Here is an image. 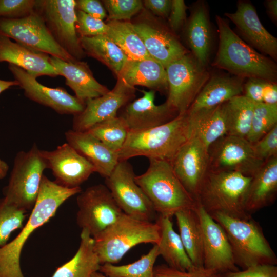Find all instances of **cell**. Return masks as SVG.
Instances as JSON below:
<instances>
[{
  "mask_svg": "<svg viewBox=\"0 0 277 277\" xmlns=\"http://www.w3.org/2000/svg\"><path fill=\"white\" fill-rule=\"evenodd\" d=\"M81 191V187L67 188L43 175L36 203L27 223L13 240L0 247V277H24L20 259L26 242L55 215L64 202Z\"/></svg>",
  "mask_w": 277,
  "mask_h": 277,
  "instance_id": "1",
  "label": "cell"
},
{
  "mask_svg": "<svg viewBox=\"0 0 277 277\" xmlns=\"http://www.w3.org/2000/svg\"><path fill=\"white\" fill-rule=\"evenodd\" d=\"M219 44L212 65L244 78H259L276 82L275 62L250 46L230 27L226 19L216 15Z\"/></svg>",
  "mask_w": 277,
  "mask_h": 277,
  "instance_id": "2",
  "label": "cell"
},
{
  "mask_svg": "<svg viewBox=\"0 0 277 277\" xmlns=\"http://www.w3.org/2000/svg\"><path fill=\"white\" fill-rule=\"evenodd\" d=\"M191 137L187 112L160 126L137 131H129L118 152L119 161L145 156L170 162L181 147Z\"/></svg>",
  "mask_w": 277,
  "mask_h": 277,
  "instance_id": "3",
  "label": "cell"
},
{
  "mask_svg": "<svg viewBox=\"0 0 277 277\" xmlns=\"http://www.w3.org/2000/svg\"><path fill=\"white\" fill-rule=\"evenodd\" d=\"M251 179L236 172L208 169L195 200L210 215L221 213L249 219L251 215L246 212L245 203Z\"/></svg>",
  "mask_w": 277,
  "mask_h": 277,
  "instance_id": "4",
  "label": "cell"
},
{
  "mask_svg": "<svg viewBox=\"0 0 277 277\" xmlns=\"http://www.w3.org/2000/svg\"><path fill=\"white\" fill-rule=\"evenodd\" d=\"M143 174L135 175V181L151 202L156 212L172 217L177 211L195 209V200L185 189L168 161L149 159Z\"/></svg>",
  "mask_w": 277,
  "mask_h": 277,
  "instance_id": "5",
  "label": "cell"
},
{
  "mask_svg": "<svg viewBox=\"0 0 277 277\" xmlns=\"http://www.w3.org/2000/svg\"><path fill=\"white\" fill-rule=\"evenodd\" d=\"M93 238L100 264H114L138 244H156L160 227L156 222L140 220L123 212L113 224Z\"/></svg>",
  "mask_w": 277,
  "mask_h": 277,
  "instance_id": "6",
  "label": "cell"
},
{
  "mask_svg": "<svg viewBox=\"0 0 277 277\" xmlns=\"http://www.w3.org/2000/svg\"><path fill=\"white\" fill-rule=\"evenodd\" d=\"M225 231L235 265L246 269L251 266L277 264V257L259 223L251 218L242 219L221 213L210 215Z\"/></svg>",
  "mask_w": 277,
  "mask_h": 277,
  "instance_id": "7",
  "label": "cell"
},
{
  "mask_svg": "<svg viewBox=\"0 0 277 277\" xmlns=\"http://www.w3.org/2000/svg\"><path fill=\"white\" fill-rule=\"evenodd\" d=\"M47 168L41 150L35 144L28 151L18 152L8 184L3 190L6 201L26 211L32 210L37 200L43 172Z\"/></svg>",
  "mask_w": 277,
  "mask_h": 277,
  "instance_id": "8",
  "label": "cell"
},
{
  "mask_svg": "<svg viewBox=\"0 0 277 277\" xmlns=\"http://www.w3.org/2000/svg\"><path fill=\"white\" fill-rule=\"evenodd\" d=\"M165 69L168 82L165 103L178 114H184L209 78V72L190 53L171 62Z\"/></svg>",
  "mask_w": 277,
  "mask_h": 277,
  "instance_id": "9",
  "label": "cell"
},
{
  "mask_svg": "<svg viewBox=\"0 0 277 277\" xmlns=\"http://www.w3.org/2000/svg\"><path fill=\"white\" fill-rule=\"evenodd\" d=\"M35 11L41 16L57 44L76 60L86 55L75 29L74 0H36Z\"/></svg>",
  "mask_w": 277,
  "mask_h": 277,
  "instance_id": "10",
  "label": "cell"
},
{
  "mask_svg": "<svg viewBox=\"0 0 277 277\" xmlns=\"http://www.w3.org/2000/svg\"><path fill=\"white\" fill-rule=\"evenodd\" d=\"M135 175L128 161H119L110 175L105 178V185L124 213L140 220L152 222L156 212L135 182Z\"/></svg>",
  "mask_w": 277,
  "mask_h": 277,
  "instance_id": "11",
  "label": "cell"
},
{
  "mask_svg": "<svg viewBox=\"0 0 277 277\" xmlns=\"http://www.w3.org/2000/svg\"><path fill=\"white\" fill-rule=\"evenodd\" d=\"M76 202L77 224L92 238L113 224L123 212L107 187L101 184L81 191Z\"/></svg>",
  "mask_w": 277,
  "mask_h": 277,
  "instance_id": "12",
  "label": "cell"
},
{
  "mask_svg": "<svg viewBox=\"0 0 277 277\" xmlns=\"http://www.w3.org/2000/svg\"><path fill=\"white\" fill-rule=\"evenodd\" d=\"M0 36L13 39L30 49L66 62L77 61L57 44L35 10L21 18H0Z\"/></svg>",
  "mask_w": 277,
  "mask_h": 277,
  "instance_id": "13",
  "label": "cell"
},
{
  "mask_svg": "<svg viewBox=\"0 0 277 277\" xmlns=\"http://www.w3.org/2000/svg\"><path fill=\"white\" fill-rule=\"evenodd\" d=\"M208 169L232 171L252 176L265 163L255 155L246 138L226 134L208 148Z\"/></svg>",
  "mask_w": 277,
  "mask_h": 277,
  "instance_id": "14",
  "label": "cell"
},
{
  "mask_svg": "<svg viewBox=\"0 0 277 277\" xmlns=\"http://www.w3.org/2000/svg\"><path fill=\"white\" fill-rule=\"evenodd\" d=\"M196 211L202 232L203 267L221 274L239 270L224 229L197 204Z\"/></svg>",
  "mask_w": 277,
  "mask_h": 277,
  "instance_id": "15",
  "label": "cell"
},
{
  "mask_svg": "<svg viewBox=\"0 0 277 277\" xmlns=\"http://www.w3.org/2000/svg\"><path fill=\"white\" fill-rule=\"evenodd\" d=\"M8 69L12 74L18 86L23 89L25 95L30 100L48 107L61 114L81 113L85 103L71 95L62 88H50L39 83L36 78L24 69L12 64H8Z\"/></svg>",
  "mask_w": 277,
  "mask_h": 277,
  "instance_id": "16",
  "label": "cell"
},
{
  "mask_svg": "<svg viewBox=\"0 0 277 277\" xmlns=\"http://www.w3.org/2000/svg\"><path fill=\"white\" fill-rule=\"evenodd\" d=\"M48 168L52 170L55 182L69 188L80 187L91 174L94 167L68 143L52 151L41 150Z\"/></svg>",
  "mask_w": 277,
  "mask_h": 277,
  "instance_id": "17",
  "label": "cell"
},
{
  "mask_svg": "<svg viewBox=\"0 0 277 277\" xmlns=\"http://www.w3.org/2000/svg\"><path fill=\"white\" fill-rule=\"evenodd\" d=\"M170 162L181 184L195 200L208 170V148L198 138L191 136Z\"/></svg>",
  "mask_w": 277,
  "mask_h": 277,
  "instance_id": "18",
  "label": "cell"
},
{
  "mask_svg": "<svg viewBox=\"0 0 277 277\" xmlns=\"http://www.w3.org/2000/svg\"><path fill=\"white\" fill-rule=\"evenodd\" d=\"M224 15L235 26L243 39L261 54L277 59V38L262 25L256 9L250 2L239 1L234 12Z\"/></svg>",
  "mask_w": 277,
  "mask_h": 277,
  "instance_id": "19",
  "label": "cell"
},
{
  "mask_svg": "<svg viewBox=\"0 0 277 277\" xmlns=\"http://www.w3.org/2000/svg\"><path fill=\"white\" fill-rule=\"evenodd\" d=\"M134 94L135 89L117 82L105 95L86 102L83 111L74 116L72 130L86 131L98 123L116 117L118 110L132 101Z\"/></svg>",
  "mask_w": 277,
  "mask_h": 277,
  "instance_id": "20",
  "label": "cell"
},
{
  "mask_svg": "<svg viewBox=\"0 0 277 277\" xmlns=\"http://www.w3.org/2000/svg\"><path fill=\"white\" fill-rule=\"evenodd\" d=\"M140 98L125 105L122 116L130 131H137L155 127L173 120L179 114L165 102L154 103L155 91L142 90Z\"/></svg>",
  "mask_w": 277,
  "mask_h": 277,
  "instance_id": "21",
  "label": "cell"
},
{
  "mask_svg": "<svg viewBox=\"0 0 277 277\" xmlns=\"http://www.w3.org/2000/svg\"><path fill=\"white\" fill-rule=\"evenodd\" d=\"M133 25L150 57L165 68L189 53L173 32L166 27L147 22Z\"/></svg>",
  "mask_w": 277,
  "mask_h": 277,
  "instance_id": "22",
  "label": "cell"
},
{
  "mask_svg": "<svg viewBox=\"0 0 277 277\" xmlns=\"http://www.w3.org/2000/svg\"><path fill=\"white\" fill-rule=\"evenodd\" d=\"M49 61L58 75L65 78L66 85L73 91L75 96L85 103L110 91L94 78L86 62H66L51 56Z\"/></svg>",
  "mask_w": 277,
  "mask_h": 277,
  "instance_id": "23",
  "label": "cell"
},
{
  "mask_svg": "<svg viewBox=\"0 0 277 277\" xmlns=\"http://www.w3.org/2000/svg\"><path fill=\"white\" fill-rule=\"evenodd\" d=\"M67 143L86 159L96 172L106 178L117 164L118 153L111 150L88 131L69 130L65 133Z\"/></svg>",
  "mask_w": 277,
  "mask_h": 277,
  "instance_id": "24",
  "label": "cell"
},
{
  "mask_svg": "<svg viewBox=\"0 0 277 277\" xmlns=\"http://www.w3.org/2000/svg\"><path fill=\"white\" fill-rule=\"evenodd\" d=\"M49 56L13 42L8 37L0 36V62H6L15 65L35 78L58 76L49 62Z\"/></svg>",
  "mask_w": 277,
  "mask_h": 277,
  "instance_id": "25",
  "label": "cell"
},
{
  "mask_svg": "<svg viewBox=\"0 0 277 277\" xmlns=\"http://www.w3.org/2000/svg\"><path fill=\"white\" fill-rule=\"evenodd\" d=\"M116 76L117 82L130 88L141 86L155 91H168L165 68L152 58L129 59Z\"/></svg>",
  "mask_w": 277,
  "mask_h": 277,
  "instance_id": "26",
  "label": "cell"
},
{
  "mask_svg": "<svg viewBox=\"0 0 277 277\" xmlns=\"http://www.w3.org/2000/svg\"><path fill=\"white\" fill-rule=\"evenodd\" d=\"M245 80L227 74L210 76L187 112L211 108L243 95Z\"/></svg>",
  "mask_w": 277,
  "mask_h": 277,
  "instance_id": "27",
  "label": "cell"
},
{
  "mask_svg": "<svg viewBox=\"0 0 277 277\" xmlns=\"http://www.w3.org/2000/svg\"><path fill=\"white\" fill-rule=\"evenodd\" d=\"M277 194V156L265 162L252 176L245 203L249 215L270 205Z\"/></svg>",
  "mask_w": 277,
  "mask_h": 277,
  "instance_id": "28",
  "label": "cell"
},
{
  "mask_svg": "<svg viewBox=\"0 0 277 277\" xmlns=\"http://www.w3.org/2000/svg\"><path fill=\"white\" fill-rule=\"evenodd\" d=\"M186 35L191 54L206 67L212 49V34L205 2H197L194 5L187 24Z\"/></svg>",
  "mask_w": 277,
  "mask_h": 277,
  "instance_id": "29",
  "label": "cell"
},
{
  "mask_svg": "<svg viewBox=\"0 0 277 277\" xmlns=\"http://www.w3.org/2000/svg\"><path fill=\"white\" fill-rule=\"evenodd\" d=\"M191 136L198 138L208 148L227 134L224 103L216 107L187 113Z\"/></svg>",
  "mask_w": 277,
  "mask_h": 277,
  "instance_id": "30",
  "label": "cell"
},
{
  "mask_svg": "<svg viewBox=\"0 0 277 277\" xmlns=\"http://www.w3.org/2000/svg\"><path fill=\"white\" fill-rule=\"evenodd\" d=\"M156 222L160 227V238L156 245L167 265L181 271L194 268L179 234L173 229L171 217L160 215Z\"/></svg>",
  "mask_w": 277,
  "mask_h": 277,
  "instance_id": "31",
  "label": "cell"
},
{
  "mask_svg": "<svg viewBox=\"0 0 277 277\" xmlns=\"http://www.w3.org/2000/svg\"><path fill=\"white\" fill-rule=\"evenodd\" d=\"M77 251L68 262L58 267L51 277H92L99 271L100 263L94 249V239L85 229L81 233Z\"/></svg>",
  "mask_w": 277,
  "mask_h": 277,
  "instance_id": "32",
  "label": "cell"
},
{
  "mask_svg": "<svg viewBox=\"0 0 277 277\" xmlns=\"http://www.w3.org/2000/svg\"><path fill=\"white\" fill-rule=\"evenodd\" d=\"M174 216L179 234L190 260L195 267H203L202 232L196 207L180 210Z\"/></svg>",
  "mask_w": 277,
  "mask_h": 277,
  "instance_id": "33",
  "label": "cell"
},
{
  "mask_svg": "<svg viewBox=\"0 0 277 277\" xmlns=\"http://www.w3.org/2000/svg\"><path fill=\"white\" fill-rule=\"evenodd\" d=\"M79 41L85 54L106 65L116 76L129 60L122 50L106 34L80 37Z\"/></svg>",
  "mask_w": 277,
  "mask_h": 277,
  "instance_id": "34",
  "label": "cell"
},
{
  "mask_svg": "<svg viewBox=\"0 0 277 277\" xmlns=\"http://www.w3.org/2000/svg\"><path fill=\"white\" fill-rule=\"evenodd\" d=\"M107 35L125 53L129 59L141 60L151 58L143 41L129 21H109Z\"/></svg>",
  "mask_w": 277,
  "mask_h": 277,
  "instance_id": "35",
  "label": "cell"
},
{
  "mask_svg": "<svg viewBox=\"0 0 277 277\" xmlns=\"http://www.w3.org/2000/svg\"><path fill=\"white\" fill-rule=\"evenodd\" d=\"M254 103L244 95L224 103L227 134L246 138L249 132Z\"/></svg>",
  "mask_w": 277,
  "mask_h": 277,
  "instance_id": "36",
  "label": "cell"
},
{
  "mask_svg": "<svg viewBox=\"0 0 277 277\" xmlns=\"http://www.w3.org/2000/svg\"><path fill=\"white\" fill-rule=\"evenodd\" d=\"M159 255L154 244L146 254L132 263L121 266L105 263L100 265L99 271L108 277H154V264Z\"/></svg>",
  "mask_w": 277,
  "mask_h": 277,
  "instance_id": "37",
  "label": "cell"
},
{
  "mask_svg": "<svg viewBox=\"0 0 277 277\" xmlns=\"http://www.w3.org/2000/svg\"><path fill=\"white\" fill-rule=\"evenodd\" d=\"M130 130L122 116L98 123L88 131L111 150L118 153L123 146Z\"/></svg>",
  "mask_w": 277,
  "mask_h": 277,
  "instance_id": "38",
  "label": "cell"
},
{
  "mask_svg": "<svg viewBox=\"0 0 277 277\" xmlns=\"http://www.w3.org/2000/svg\"><path fill=\"white\" fill-rule=\"evenodd\" d=\"M277 125V104L255 103L246 139L253 144Z\"/></svg>",
  "mask_w": 277,
  "mask_h": 277,
  "instance_id": "39",
  "label": "cell"
},
{
  "mask_svg": "<svg viewBox=\"0 0 277 277\" xmlns=\"http://www.w3.org/2000/svg\"><path fill=\"white\" fill-rule=\"evenodd\" d=\"M26 212L0 199V247L8 243L13 232L22 228Z\"/></svg>",
  "mask_w": 277,
  "mask_h": 277,
  "instance_id": "40",
  "label": "cell"
},
{
  "mask_svg": "<svg viewBox=\"0 0 277 277\" xmlns=\"http://www.w3.org/2000/svg\"><path fill=\"white\" fill-rule=\"evenodd\" d=\"M103 2L108 13V21H128L143 7V2L140 0H105Z\"/></svg>",
  "mask_w": 277,
  "mask_h": 277,
  "instance_id": "41",
  "label": "cell"
},
{
  "mask_svg": "<svg viewBox=\"0 0 277 277\" xmlns=\"http://www.w3.org/2000/svg\"><path fill=\"white\" fill-rule=\"evenodd\" d=\"M75 29L78 37L107 34L109 27L103 20L76 10Z\"/></svg>",
  "mask_w": 277,
  "mask_h": 277,
  "instance_id": "42",
  "label": "cell"
},
{
  "mask_svg": "<svg viewBox=\"0 0 277 277\" xmlns=\"http://www.w3.org/2000/svg\"><path fill=\"white\" fill-rule=\"evenodd\" d=\"M36 0H0V18L17 19L35 11Z\"/></svg>",
  "mask_w": 277,
  "mask_h": 277,
  "instance_id": "43",
  "label": "cell"
},
{
  "mask_svg": "<svg viewBox=\"0 0 277 277\" xmlns=\"http://www.w3.org/2000/svg\"><path fill=\"white\" fill-rule=\"evenodd\" d=\"M254 153L261 161L277 156V125L256 142L252 144Z\"/></svg>",
  "mask_w": 277,
  "mask_h": 277,
  "instance_id": "44",
  "label": "cell"
},
{
  "mask_svg": "<svg viewBox=\"0 0 277 277\" xmlns=\"http://www.w3.org/2000/svg\"><path fill=\"white\" fill-rule=\"evenodd\" d=\"M154 277H223L221 274L205 268L195 267L189 271H181L162 264L154 266Z\"/></svg>",
  "mask_w": 277,
  "mask_h": 277,
  "instance_id": "45",
  "label": "cell"
},
{
  "mask_svg": "<svg viewBox=\"0 0 277 277\" xmlns=\"http://www.w3.org/2000/svg\"><path fill=\"white\" fill-rule=\"evenodd\" d=\"M223 277H277V267L274 265L261 264L242 271L228 272Z\"/></svg>",
  "mask_w": 277,
  "mask_h": 277,
  "instance_id": "46",
  "label": "cell"
},
{
  "mask_svg": "<svg viewBox=\"0 0 277 277\" xmlns=\"http://www.w3.org/2000/svg\"><path fill=\"white\" fill-rule=\"evenodd\" d=\"M269 81L259 78H247L244 85L243 95L254 103H263Z\"/></svg>",
  "mask_w": 277,
  "mask_h": 277,
  "instance_id": "47",
  "label": "cell"
},
{
  "mask_svg": "<svg viewBox=\"0 0 277 277\" xmlns=\"http://www.w3.org/2000/svg\"><path fill=\"white\" fill-rule=\"evenodd\" d=\"M187 8L183 0H172L168 18L170 28L173 32L178 31L186 23Z\"/></svg>",
  "mask_w": 277,
  "mask_h": 277,
  "instance_id": "48",
  "label": "cell"
},
{
  "mask_svg": "<svg viewBox=\"0 0 277 277\" xmlns=\"http://www.w3.org/2000/svg\"><path fill=\"white\" fill-rule=\"evenodd\" d=\"M75 1V8L90 16L103 20L107 16L105 7L97 0H77Z\"/></svg>",
  "mask_w": 277,
  "mask_h": 277,
  "instance_id": "49",
  "label": "cell"
},
{
  "mask_svg": "<svg viewBox=\"0 0 277 277\" xmlns=\"http://www.w3.org/2000/svg\"><path fill=\"white\" fill-rule=\"evenodd\" d=\"M172 0H145L143 5L153 14L163 18L168 17Z\"/></svg>",
  "mask_w": 277,
  "mask_h": 277,
  "instance_id": "50",
  "label": "cell"
},
{
  "mask_svg": "<svg viewBox=\"0 0 277 277\" xmlns=\"http://www.w3.org/2000/svg\"><path fill=\"white\" fill-rule=\"evenodd\" d=\"M263 103L277 104V85L276 82L269 81L263 97Z\"/></svg>",
  "mask_w": 277,
  "mask_h": 277,
  "instance_id": "51",
  "label": "cell"
},
{
  "mask_svg": "<svg viewBox=\"0 0 277 277\" xmlns=\"http://www.w3.org/2000/svg\"><path fill=\"white\" fill-rule=\"evenodd\" d=\"M265 7L268 15L273 22L277 20V1L267 0L265 2Z\"/></svg>",
  "mask_w": 277,
  "mask_h": 277,
  "instance_id": "52",
  "label": "cell"
},
{
  "mask_svg": "<svg viewBox=\"0 0 277 277\" xmlns=\"http://www.w3.org/2000/svg\"><path fill=\"white\" fill-rule=\"evenodd\" d=\"M18 85V82L15 80L6 81L0 79V94L11 87Z\"/></svg>",
  "mask_w": 277,
  "mask_h": 277,
  "instance_id": "53",
  "label": "cell"
},
{
  "mask_svg": "<svg viewBox=\"0 0 277 277\" xmlns=\"http://www.w3.org/2000/svg\"><path fill=\"white\" fill-rule=\"evenodd\" d=\"M9 166L6 162L0 159V180L3 179L7 175Z\"/></svg>",
  "mask_w": 277,
  "mask_h": 277,
  "instance_id": "54",
  "label": "cell"
},
{
  "mask_svg": "<svg viewBox=\"0 0 277 277\" xmlns=\"http://www.w3.org/2000/svg\"><path fill=\"white\" fill-rule=\"evenodd\" d=\"M92 277H108V276L105 275L104 274H103V273L101 272H98L97 271L92 274Z\"/></svg>",
  "mask_w": 277,
  "mask_h": 277,
  "instance_id": "55",
  "label": "cell"
}]
</instances>
